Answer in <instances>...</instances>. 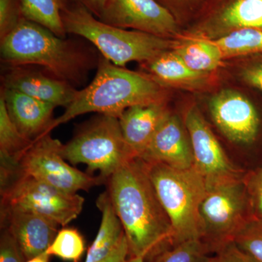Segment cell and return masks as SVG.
<instances>
[{"label": "cell", "mask_w": 262, "mask_h": 262, "mask_svg": "<svg viewBox=\"0 0 262 262\" xmlns=\"http://www.w3.org/2000/svg\"><path fill=\"white\" fill-rule=\"evenodd\" d=\"M108 192L123 227L129 257L146 260L171 246L172 227L140 158L129 160L107 180Z\"/></svg>", "instance_id": "cell-1"}, {"label": "cell", "mask_w": 262, "mask_h": 262, "mask_svg": "<svg viewBox=\"0 0 262 262\" xmlns=\"http://www.w3.org/2000/svg\"><path fill=\"white\" fill-rule=\"evenodd\" d=\"M164 96L163 86L149 76L118 67L103 57L91 83L77 91L64 113L53 120L48 133L84 114L96 113L119 118L131 106L160 102Z\"/></svg>", "instance_id": "cell-2"}, {"label": "cell", "mask_w": 262, "mask_h": 262, "mask_svg": "<svg viewBox=\"0 0 262 262\" xmlns=\"http://www.w3.org/2000/svg\"><path fill=\"white\" fill-rule=\"evenodd\" d=\"M1 59L9 67L39 66L70 84L79 83L91 63L79 46L25 18L1 39Z\"/></svg>", "instance_id": "cell-3"}, {"label": "cell", "mask_w": 262, "mask_h": 262, "mask_svg": "<svg viewBox=\"0 0 262 262\" xmlns=\"http://www.w3.org/2000/svg\"><path fill=\"white\" fill-rule=\"evenodd\" d=\"M67 33L77 34L94 45L103 57L114 64L125 67L137 61L141 64L173 49L175 41L139 31L118 28L98 20L77 3L62 11Z\"/></svg>", "instance_id": "cell-4"}, {"label": "cell", "mask_w": 262, "mask_h": 262, "mask_svg": "<svg viewBox=\"0 0 262 262\" xmlns=\"http://www.w3.org/2000/svg\"><path fill=\"white\" fill-rule=\"evenodd\" d=\"M144 162L171 225V246L189 239H202L200 208L206 192V179L194 166L179 168L158 162Z\"/></svg>", "instance_id": "cell-5"}, {"label": "cell", "mask_w": 262, "mask_h": 262, "mask_svg": "<svg viewBox=\"0 0 262 262\" xmlns=\"http://www.w3.org/2000/svg\"><path fill=\"white\" fill-rule=\"evenodd\" d=\"M62 155L69 163L85 164L107 182L129 160L137 158L127 146L117 117L101 115L80 127Z\"/></svg>", "instance_id": "cell-6"}, {"label": "cell", "mask_w": 262, "mask_h": 262, "mask_svg": "<svg viewBox=\"0 0 262 262\" xmlns=\"http://www.w3.org/2000/svg\"><path fill=\"white\" fill-rule=\"evenodd\" d=\"M245 177L206 183L200 208L202 241L214 252L232 241L251 215Z\"/></svg>", "instance_id": "cell-7"}, {"label": "cell", "mask_w": 262, "mask_h": 262, "mask_svg": "<svg viewBox=\"0 0 262 262\" xmlns=\"http://www.w3.org/2000/svg\"><path fill=\"white\" fill-rule=\"evenodd\" d=\"M83 196L57 189L20 173L1 187V207L32 212L64 227L80 214Z\"/></svg>", "instance_id": "cell-8"}, {"label": "cell", "mask_w": 262, "mask_h": 262, "mask_svg": "<svg viewBox=\"0 0 262 262\" xmlns=\"http://www.w3.org/2000/svg\"><path fill=\"white\" fill-rule=\"evenodd\" d=\"M62 147L63 144L50 134L39 138L20 160L19 172L70 193L89 190L105 181L100 176L92 177L67 163Z\"/></svg>", "instance_id": "cell-9"}, {"label": "cell", "mask_w": 262, "mask_h": 262, "mask_svg": "<svg viewBox=\"0 0 262 262\" xmlns=\"http://www.w3.org/2000/svg\"><path fill=\"white\" fill-rule=\"evenodd\" d=\"M98 20L121 29L169 38L178 35L179 23L156 0H108Z\"/></svg>", "instance_id": "cell-10"}, {"label": "cell", "mask_w": 262, "mask_h": 262, "mask_svg": "<svg viewBox=\"0 0 262 262\" xmlns=\"http://www.w3.org/2000/svg\"><path fill=\"white\" fill-rule=\"evenodd\" d=\"M184 124L192 145L194 167L206 183L244 177V171L229 159L198 107L189 108Z\"/></svg>", "instance_id": "cell-11"}, {"label": "cell", "mask_w": 262, "mask_h": 262, "mask_svg": "<svg viewBox=\"0 0 262 262\" xmlns=\"http://www.w3.org/2000/svg\"><path fill=\"white\" fill-rule=\"evenodd\" d=\"M212 120L228 140L249 144L257 136L259 118L256 108L238 91L225 89L212 96L208 103Z\"/></svg>", "instance_id": "cell-12"}, {"label": "cell", "mask_w": 262, "mask_h": 262, "mask_svg": "<svg viewBox=\"0 0 262 262\" xmlns=\"http://www.w3.org/2000/svg\"><path fill=\"white\" fill-rule=\"evenodd\" d=\"M247 29H262V0H208L192 29L218 38Z\"/></svg>", "instance_id": "cell-13"}, {"label": "cell", "mask_w": 262, "mask_h": 262, "mask_svg": "<svg viewBox=\"0 0 262 262\" xmlns=\"http://www.w3.org/2000/svg\"><path fill=\"white\" fill-rule=\"evenodd\" d=\"M59 225L32 212L1 207V227H6L20 246L26 260L46 253L58 233Z\"/></svg>", "instance_id": "cell-14"}, {"label": "cell", "mask_w": 262, "mask_h": 262, "mask_svg": "<svg viewBox=\"0 0 262 262\" xmlns=\"http://www.w3.org/2000/svg\"><path fill=\"white\" fill-rule=\"evenodd\" d=\"M140 158L175 168L194 166L192 145L184 122L177 115L167 114Z\"/></svg>", "instance_id": "cell-15"}, {"label": "cell", "mask_w": 262, "mask_h": 262, "mask_svg": "<svg viewBox=\"0 0 262 262\" xmlns=\"http://www.w3.org/2000/svg\"><path fill=\"white\" fill-rule=\"evenodd\" d=\"M3 82L4 88L15 90L56 107H67L77 93L68 82L25 67H10Z\"/></svg>", "instance_id": "cell-16"}, {"label": "cell", "mask_w": 262, "mask_h": 262, "mask_svg": "<svg viewBox=\"0 0 262 262\" xmlns=\"http://www.w3.org/2000/svg\"><path fill=\"white\" fill-rule=\"evenodd\" d=\"M3 89L1 96L4 98L8 115L26 138L34 141L49 134L56 106L15 90Z\"/></svg>", "instance_id": "cell-17"}, {"label": "cell", "mask_w": 262, "mask_h": 262, "mask_svg": "<svg viewBox=\"0 0 262 262\" xmlns=\"http://www.w3.org/2000/svg\"><path fill=\"white\" fill-rule=\"evenodd\" d=\"M169 112L164 101L136 105L119 117L125 142L136 157L140 158Z\"/></svg>", "instance_id": "cell-18"}, {"label": "cell", "mask_w": 262, "mask_h": 262, "mask_svg": "<svg viewBox=\"0 0 262 262\" xmlns=\"http://www.w3.org/2000/svg\"><path fill=\"white\" fill-rule=\"evenodd\" d=\"M142 65L147 72L146 75L163 87H194L201 84L208 75L191 70L173 49Z\"/></svg>", "instance_id": "cell-19"}, {"label": "cell", "mask_w": 262, "mask_h": 262, "mask_svg": "<svg viewBox=\"0 0 262 262\" xmlns=\"http://www.w3.org/2000/svg\"><path fill=\"white\" fill-rule=\"evenodd\" d=\"M96 206L101 213V225L96 238L88 250L84 262H99L107 257L125 234L108 191L98 196Z\"/></svg>", "instance_id": "cell-20"}, {"label": "cell", "mask_w": 262, "mask_h": 262, "mask_svg": "<svg viewBox=\"0 0 262 262\" xmlns=\"http://www.w3.org/2000/svg\"><path fill=\"white\" fill-rule=\"evenodd\" d=\"M173 51L189 68L199 73L208 74L216 70L225 59L214 41L203 37L177 42Z\"/></svg>", "instance_id": "cell-21"}, {"label": "cell", "mask_w": 262, "mask_h": 262, "mask_svg": "<svg viewBox=\"0 0 262 262\" xmlns=\"http://www.w3.org/2000/svg\"><path fill=\"white\" fill-rule=\"evenodd\" d=\"M24 18L42 26L65 39L62 11L68 5L67 0H21Z\"/></svg>", "instance_id": "cell-22"}, {"label": "cell", "mask_w": 262, "mask_h": 262, "mask_svg": "<svg viewBox=\"0 0 262 262\" xmlns=\"http://www.w3.org/2000/svg\"><path fill=\"white\" fill-rule=\"evenodd\" d=\"M213 40L225 58L262 53V29H241Z\"/></svg>", "instance_id": "cell-23"}, {"label": "cell", "mask_w": 262, "mask_h": 262, "mask_svg": "<svg viewBox=\"0 0 262 262\" xmlns=\"http://www.w3.org/2000/svg\"><path fill=\"white\" fill-rule=\"evenodd\" d=\"M210 253L201 239H189L165 248L145 262H208Z\"/></svg>", "instance_id": "cell-24"}, {"label": "cell", "mask_w": 262, "mask_h": 262, "mask_svg": "<svg viewBox=\"0 0 262 262\" xmlns=\"http://www.w3.org/2000/svg\"><path fill=\"white\" fill-rule=\"evenodd\" d=\"M85 251V243L77 229L63 227L58 231L46 253L64 261L80 262Z\"/></svg>", "instance_id": "cell-25"}, {"label": "cell", "mask_w": 262, "mask_h": 262, "mask_svg": "<svg viewBox=\"0 0 262 262\" xmlns=\"http://www.w3.org/2000/svg\"><path fill=\"white\" fill-rule=\"evenodd\" d=\"M232 241L256 261L262 262V220L251 217Z\"/></svg>", "instance_id": "cell-26"}, {"label": "cell", "mask_w": 262, "mask_h": 262, "mask_svg": "<svg viewBox=\"0 0 262 262\" xmlns=\"http://www.w3.org/2000/svg\"><path fill=\"white\" fill-rule=\"evenodd\" d=\"M24 18L21 0H0V39H3Z\"/></svg>", "instance_id": "cell-27"}, {"label": "cell", "mask_w": 262, "mask_h": 262, "mask_svg": "<svg viewBox=\"0 0 262 262\" xmlns=\"http://www.w3.org/2000/svg\"><path fill=\"white\" fill-rule=\"evenodd\" d=\"M250 208L253 218L262 220V165L245 177Z\"/></svg>", "instance_id": "cell-28"}, {"label": "cell", "mask_w": 262, "mask_h": 262, "mask_svg": "<svg viewBox=\"0 0 262 262\" xmlns=\"http://www.w3.org/2000/svg\"><path fill=\"white\" fill-rule=\"evenodd\" d=\"M20 246L6 227H1L0 235V262H25Z\"/></svg>", "instance_id": "cell-29"}, {"label": "cell", "mask_w": 262, "mask_h": 262, "mask_svg": "<svg viewBox=\"0 0 262 262\" xmlns=\"http://www.w3.org/2000/svg\"><path fill=\"white\" fill-rule=\"evenodd\" d=\"M173 15L176 20L187 18L196 10H203L208 0H156Z\"/></svg>", "instance_id": "cell-30"}, {"label": "cell", "mask_w": 262, "mask_h": 262, "mask_svg": "<svg viewBox=\"0 0 262 262\" xmlns=\"http://www.w3.org/2000/svg\"><path fill=\"white\" fill-rule=\"evenodd\" d=\"M208 262H257L231 241L214 251Z\"/></svg>", "instance_id": "cell-31"}, {"label": "cell", "mask_w": 262, "mask_h": 262, "mask_svg": "<svg viewBox=\"0 0 262 262\" xmlns=\"http://www.w3.org/2000/svg\"><path fill=\"white\" fill-rule=\"evenodd\" d=\"M241 75L248 84L262 91V63L246 67Z\"/></svg>", "instance_id": "cell-32"}, {"label": "cell", "mask_w": 262, "mask_h": 262, "mask_svg": "<svg viewBox=\"0 0 262 262\" xmlns=\"http://www.w3.org/2000/svg\"><path fill=\"white\" fill-rule=\"evenodd\" d=\"M129 258L128 244L125 234L113 252L99 262H126Z\"/></svg>", "instance_id": "cell-33"}, {"label": "cell", "mask_w": 262, "mask_h": 262, "mask_svg": "<svg viewBox=\"0 0 262 262\" xmlns=\"http://www.w3.org/2000/svg\"><path fill=\"white\" fill-rule=\"evenodd\" d=\"M77 1L91 12L95 17L98 18L102 13L108 0H77Z\"/></svg>", "instance_id": "cell-34"}, {"label": "cell", "mask_w": 262, "mask_h": 262, "mask_svg": "<svg viewBox=\"0 0 262 262\" xmlns=\"http://www.w3.org/2000/svg\"><path fill=\"white\" fill-rule=\"evenodd\" d=\"M50 257L51 256L46 252L39 255V256H36V257L27 260L25 262H49Z\"/></svg>", "instance_id": "cell-35"}, {"label": "cell", "mask_w": 262, "mask_h": 262, "mask_svg": "<svg viewBox=\"0 0 262 262\" xmlns=\"http://www.w3.org/2000/svg\"><path fill=\"white\" fill-rule=\"evenodd\" d=\"M126 262H145V259L141 257H129Z\"/></svg>", "instance_id": "cell-36"}]
</instances>
